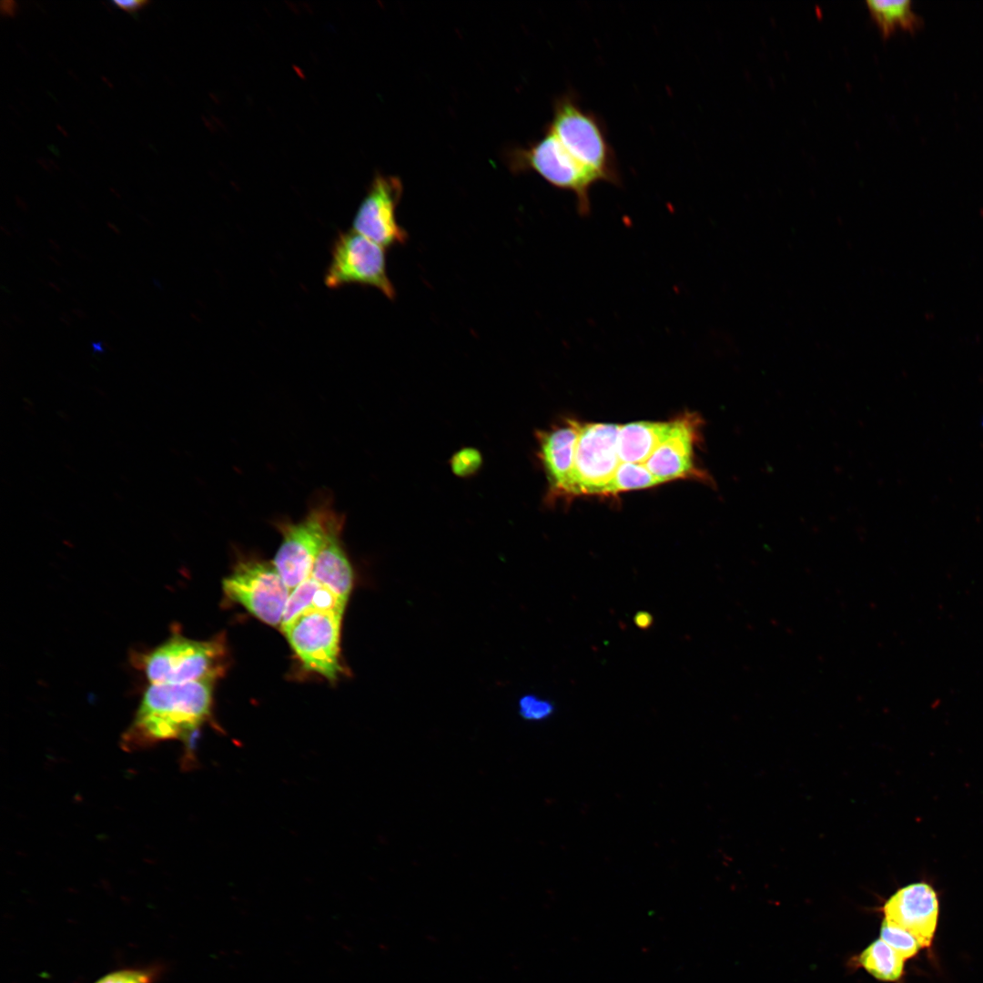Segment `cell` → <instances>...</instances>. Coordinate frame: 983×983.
I'll return each instance as SVG.
<instances>
[{"label": "cell", "instance_id": "cell-1", "mask_svg": "<svg viewBox=\"0 0 983 983\" xmlns=\"http://www.w3.org/2000/svg\"><path fill=\"white\" fill-rule=\"evenodd\" d=\"M212 684V681L150 684L121 736L122 749L137 752L176 740L184 745L183 766L194 765L195 735L211 718Z\"/></svg>", "mask_w": 983, "mask_h": 983}, {"label": "cell", "instance_id": "cell-13", "mask_svg": "<svg viewBox=\"0 0 983 983\" xmlns=\"http://www.w3.org/2000/svg\"><path fill=\"white\" fill-rule=\"evenodd\" d=\"M582 423L566 420L563 423L536 433L538 457L549 483L548 496L568 497L574 454Z\"/></svg>", "mask_w": 983, "mask_h": 983}, {"label": "cell", "instance_id": "cell-24", "mask_svg": "<svg viewBox=\"0 0 983 983\" xmlns=\"http://www.w3.org/2000/svg\"><path fill=\"white\" fill-rule=\"evenodd\" d=\"M113 4L116 6H117L118 8L123 9V10H125L127 12L135 13V12H137L138 10L142 9L145 5H147L148 4V1H146V0H128V1L118 0V1H114Z\"/></svg>", "mask_w": 983, "mask_h": 983}, {"label": "cell", "instance_id": "cell-18", "mask_svg": "<svg viewBox=\"0 0 983 983\" xmlns=\"http://www.w3.org/2000/svg\"><path fill=\"white\" fill-rule=\"evenodd\" d=\"M858 964L871 976L885 982L899 980L906 959L881 938L873 941L859 955Z\"/></svg>", "mask_w": 983, "mask_h": 983}, {"label": "cell", "instance_id": "cell-17", "mask_svg": "<svg viewBox=\"0 0 983 983\" xmlns=\"http://www.w3.org/2000/svg\"><path fill=\"white\" fill-rule=\"evenodd\" d=\"M866 5L883 37H888L898 28L914 33L923 25L912 9L911 1L868 0Z\"/></svg>", "mask_w": 983, "mask_h": 983}, {"label": "cell", "instance_id": "cell-2", "mask_svg": "<svg viewBox=\"0 0 983 983\" xmlns=\"http://www.w3.org/2000/svg\"><path fill=\"white\" fill-rule=\"evenodd\" d=\"M547 128L599 182L621 185L617 158L605 126L596 114L581 105L575 94L568 92L555 100Z\"/></svg>", "mask_w": 983, "mask_h": 983}, {"label": "cell", "instance_id": "cell-25", "mask_svg": "<svg viewBox=\"0 0 983 983\" xmlns=\"http://www.w3.org/2000/svg\"><path fill=\"white\" fill-rule=\"evenodd\" d=\"M633 622L642 630L649 629L654 623L653 615L646 611H639L633 616Z\"/></svg>", "mask_w": 983, "mask_h": 983}, {"label": "cell", "instance_id": "cell-30", "mask_svg": "<svg viewBox=\"0 0 983 983\" xmlns=\"http://www.w3.org/2000/svg\"><path fill=\"white\" fill-rule=\"evenodd\" d=\"M106 224H107V227H108L109 228H111V229H112V230H113V231H114L115 233H117V234H118V235L120 234V230H119V229H118V228H117V226H115V225H114L113 223H111V222H107Z\"/></svg>", "mask_w": 983, "mask_h": 983}, {"label": "cell", "instance_id": "cell-7", "mask_svg": "<svg viewBox=\"0 0 983 983\" xmlns=\"http://www.w3.org/2000/svg\"><path fill=\"white\" fill-rule=\"evenodd\" d=\"M343 612L310 611L281 629L304 668L330 682L335 681L342 670L339 658Z\"/></svg>", "mask_w": 983, "mask_h": 983}, {"label": "cell", "instance_id": "cell-12", "mask_svg": "<svg viewBox=\"0 0 983 983\" xmlns=\"http://www.w3.org/2000/svg\"><path fill=\"white\" fill-rule=\"evenodd\" d=\"M700 419L684 414L671 421L667 435L644 465L662 483L676 479L705 477L694 463V447L698 441Z\"/></svg>", "mask_w": 983, "mask_h": 983}, {"label": "cell", "instance_id": "cell-19", "mask_svg": "<svg viewBox=\"0 0 983 983\" xmlns=\"http://www.w3.org/2000/svg\"><path fill=\"white\" fill-rule=\"evenodd\" d=\"M660 483L662 481L650 472L644 463L621 462L603 494L650 488Z\"/></svg>", "mask_w": 983, "mask_h": 983}, {"label": "cell", "instance_id": "cell-10", "mask_svg": "<svg viewBox=\"0 0 983 983\" xmlns=\"http://www.w3.org/2000/svg\"><path fill=\"white\" fill-rule=\"evenodd\" d=\"M402 190L399 177L375 176L355 213L351 229L383 248L405 243L408 234L396 218Z\"/></svg>", "mask_w": 983, "mask_h": 983}, {"label": "cell", "instance_id": "cell-15", "mask_svg": "<svg viewBox=\"0 0 983 983\" xmlns=\"http://www.w3.org/2000/svg\"><path fill=\"white\" fill-rule=\"evenodd\" d=\"M671 421H637L620 425L618 455L622 462L645 463L667 435Z\"/></svg>", "mask_w": 983, "mask_h": 983}, {"label": "cell", "instance_id": "cell-35", "mask_svg": "<svg viewBox=\"0 0 983 983\" xmlns=\"http://www.w3.org/2000/svg\"><path fill=\"white\" fill-rule=\"evenodd\" d=\"M48 258H49V259H50V260H52V261H53V262H54V263H55L56 265L59 266V267L61 266V264L59 263V261H57V260H56V258H55L54 257H52V256H48Z\"/></svg>", "mask_w": 983, "mask_h": 983}, {"label": "cell", "instance_id": "cell-23", "mask_svg": "<svg viewBox=\"0 0 983 983\" xmlns=\"http://www.w3.org/2000/svg\"><path fill=\"white\" fill-rule=\"evenodd\" d=\"M153 974L146 969H119L110 972L95 983H151Z\"/></svg>", "mask_w": 983, "mask_h": 983}, {"label": "cell", "instance_id": "cell-34", "mask_svg": "<svg viewBox=\"0 0 983 983\" xmlns=\"http://www.w3.org/2000/svg\"><path fill=\"white\" fill-rule=\"evenodd\" d=\"M0 228L3 232H5V235H7L8 237H12V234L8 230H5L4 226H0Z\"/></svg>", "mask_w": 983, "mask_h": 983}, {"label": "cell", "instance_id": "cell-27", "mask_svg": "<svg viewBox=\"0 0 983 983\" xmlns=\"http://www.w3.org/2000/svg\"><path fill=\"white\" fill-rule=\"evenodd\" d=\"M59 319H60V320H61V321H62V322H63V323H64L65 325H66V326H70V324H71V319L69 318V316H68V315H67L66 313H65V312H62V314H61V316H60V318H59Z\"/></svg>", "mask_w": 983, "mask_h": 983}, {"label": "cell", "instance_id": "cell-22", "mask_svg": "<svg viewBox=\"0 0 983 983\" xmlns=\"http://www.w3.org/2000/svg\"><path fill=\"white\" fill-rule=\"evenodd\" d=\"M482 464V456L479 450L472 447H465L456 451L450 465L452 473L459 477H470L475 474Z\"/></svg>", "mask_w": 983, "mask_h": 983}, {"label": "cell", "instance_id": "cell-11", "mask_svg": "<svg viewBox=\"0 0 983 983\" xmlns=\"http://www.w3.org/2000/svg\"><path fill=\"white\" fill-rule=\"evenodd\" d=\"M884 920L912 934L921 948L930 947L939 915L938 895L927 881H917L898 888L884 903Z\"/></svg>", "mask_w": 983, "mask_h": 983}, {"label": "cell", "instance_id": "cell-33", "mask_svg": "<svg viewBox=\"0 0 983 983\" xmlns=\"http://www.w3.org/2000/svg\"><path fill=\"white\" fill-rule=\"evenodd\" d=\"M47 284H48V286H50L51 288H53V289H55L56 291H57V292H60V291H61L60 288H59V287H58L57 285H56L55 283H53V282H48Z\"/></svg>", "mask_w": 983, "mask_h": 983}, {"label": "cell", "instance_id": "cell-20", "mask_svg": "<svg viewBox=\"0 0 983 983\" xmlns=\"http://www.w3.org/2000/svg\"><path fill=\"white\" fill-rule=\"evenodd\" d=\"M880 938L906 960L916 956L922 948L912 934L884 919L880 927Z\"/></svg>", "mask_w": 983, "mask_h": 983}, {"label": "cell", "instance_id": "cell-26", "mask_svg": "<svg viewBox=\"0 0 983 983\" xmlns=\"http://www.w3.org/2000/svg\"><path fill=\"white\" fill-rule=\"evenodd\" d=\"M71 311H72V313H73L74 315H76V317H78L79 319H86V318H87V315H86V313H85L84 311H82L81 309H72Z\"/></svg>", "mask_w": 983, "mask_h": 983}, {"label": "cell", "instance_id": "cell-4", "mask_svg": "<svg viewBox=\"0 0 983 983\" xmlns=\"http://www.w3.org/2000/svg\"><path fill=\"white\" fill-rule=\"evenodd\" d=\"M336 512L331 502L323 500L314 503L299 522H276L282 542L272 562L290 592L310 576Z\"/></svg>", "mask_w": 983, "mask_h": 983}, {"label": "cell", "instance_id": "cell-31", "mask_svg": "<svg viewBox=\"0 0 983 983\" xmlns=\"http://www.w3.org/2000/svg\"><path fill=\"white\" fill-rule=\"evenodd\" d=\"M72 252H74V253H75V254H76V255L77 257L81 258L82 259H86V260H88V258H87L86 256H85V255H84L83 253H80V252H78V251H77V250H76V248H72Z\"/></svg>", "mask_w": 983, "mask_h": 983}, {"label": "cell", "instance_id": "cell-14", "mask_svg": "<svg viewBox=\"0 0 983 983\" xmlns=\"http://www.w3.org/2000/svg\"><path fill=\"white\" fill-rule=\"evenodd\" d=\"M344 516L336 512L316 557L310 576L347 603L353 586L354 574L341 543Z\"/></svg>", "mask_w": 983, "mask_h": 983}, {"label": "cell", "instance_id": "cell-3", "mask_svg": "<svg viewBox=\"0 0 983 983\" xmlns=\"http://www.w3.org/2000/svg\"><path fill=\"white\" fill-rule=\"evenodd\" d=\"M225 655L219 640L195 641L176 633L154 649L134 655L133 664L150 684L213 682L224 671Z\"/></svg>", "mask_w": 983, "mask_h": 983}, {"label": "cell", "instance_id": "cell-29", "mask_svg": "<svg viewBox=\"0 0 983 983\" xmlns=\"http://www.w3.org/2000/svg\"><path fill=\"white\" fill-rule=\"evenodd\" d=\"M92 346H93V349H94L95 351L103 352V348H102V343L101 342H99V343L98 342H93Z\"/></svg>", "mask_w": 983, "mask_h": 983}, {"label": "cell", "instance_id": "cell-21", "mask_svg": "<svg viewBox=\"0 0 983 983\" xmlns=\"http://www.w3.org/2000/svg\"><path fill=\"white\" fill-rule=\"evenodd\" d=\"M519 714L526 721H543L554 712L553 704L535 694H525L518 702Z\"/></svg>", "mask_w": 983, "mask_h": 983}, {"label": "cell", "instance_id": "cell-16", "mask_svg": "<svg viewBox=\"0 0 983 983\" xmlns=\"http://www.w3.org/2000/svg\"><path fill=\"white\" fill-rule=\"evenodd\" d=\"M346 604L309 576L290 592L280 627L283 629L305 613L315 610L344 611Z\"/></svg>", "mask_w": 983, "mask_h": 983}, {"label": "cell", "instance_id": "cell-9", "mask_svg": "<svg viewBox=\"0 0 983 983\" xmlns=\"http://www.w3.org/2000/svg\"><path fill=\"white\" fill-rule=\"evenodd\" d=\"M619 428L611 423L582 424L568 497L604 493L622 462L617 450Z\"/></svg>", "mask_w": 983, "mask_h": 983}, {"label": "cell", "instance_id": "cell-5", "mask_svg": "<svg viewBox=\"0 0 983 983\" xmlns=\"http://www.w3.org/2000/svg\"><path fill=\"white\" fill-rule=\"evenodd\" d=\"M511 164L517 171L532 170L556 188L572 192L578 213L590 214V191L599 180L573 157L550 129L527 147L512 152Z\"/></svg>", "mask_w": 983, "mask_h": 983}, {"label": "cell", "instance_id": "cell-28", "mask_svg": "<svg viewBox=\"0 0 983 983\" xmlns=\"http://www.w3.org/2000/svg\"><path fill=\"white\" fill-rule=\"evenodd\" d=\"M48 242H49V244L51 245V248L54 250H56V252H59V253L61 252L60 246L54 239L48 238Z\"/></svg>", "mask_w": 983, "mask_h": 983}, {"label": "cell", "instance_id": "cell-6", "mask_svg": "<svg viewBox=\"0 0 983 983\" xmlns=\"http://www.w3.org/2000/svg\"><path fill=\"white\" fill-rule=\"evenodd\" d=\"M324 283L329 289L351 284L368 286L379 289L389 299L396 296L387 272L385 248L352 229L339 233L334 239Z\"/></svg>", "mask_w": 983, "mask_h": 983}, {"label": "cell", "instance_id": "cell-32", "mask_svg": "<svg viewBox=\"0 0 983 983\" xmlns=\"http://www.w3.org/2000/svg\"><path fill=\"white\" fill-rule=\"evenodd\" d=\"M12 319H14V320H15V321L16 323H18V324H20V325H23V324H24V322H23V319H21L20 318H18V317H17V316H16L15 314H12Z\"/></svg>", "mask_w": 983, "mask_h": 983}, {"label": "cell", "instance_id": "cell-8", "mask_svg": "<svg viewBox=\"0 0 983 983\" xmlns=\"http://www.w3.org/2000/svg\"><path fill=\"white\" fill-rule=\"evenodd\" d=\"M225 593L264 623L280 625L290 590L273 562L240 561L223 581Z\"/></svg>", "mask_w": 983, "mask_h": 983}]
</instances>
